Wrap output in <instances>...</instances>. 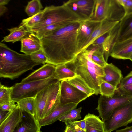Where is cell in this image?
Masks as SVG:
<instances>
[{
	"instance_id": "obj_1",
	"label": "cell",
	"mask_w": 132,
	"mask_h": 132,
	"mask_svg": "<svg viewBox=\"0 0 132 132\" xmlns=\"http://www.w3.org/2000/svg\"><path fill=\"white\" fill-rule=\"evenodd\" d=\"M84 21L72 23L48 32L39 39L47 59V63L56 66L75 59L78 54L77 35Z\"/></svg>"
},
{
	"instance_id": "obj_2",
	"label": "cell",
	"mask_w": 132,
	"mask_h": 132,
	"mask_svg": "<svg viewBox=\"0 0 132 132\" xmlns=\"http://www.w3.org/2000/svg\"><path fill=\"white\" fill-rule=\"evenodd\" d=\"M41 64L30 55L20 54L0 43V77L13 80L35 66Z\"/></svg>"
},
{
	"instance_id": "obj_3",
	"label": "cell",
	"mask_w": 132,
	"mask_h": 132,
	"mask_svg": "<svg viewBox=\"0 0 132 132\" xmlns=\"http://www.w3.org/2000/svg\"><path fill=\"white\" fill-rule=\"evenodd\" d=\"M65 64L80 76L95 91V94H100V86L102 81L101 78L105 75L103 68L89 59L85 50L78 54L73 61Z\"/></svg>"
},
{
	"instance_id": "obj_4",
	"label": "cell",
	"mask_w": 132,
	"mask_h": 132,
	"mask_svg": "<svg viewBox=\"0 0 132 132\" xmlns=\"http://www.w3.org/2000/svg\"><path fill=\"white\" fill-rule=\"evenodd\" d=\"M40 21L30 28L25 29L28 31L56 23H71L85 21L64 3L61 5L47 6Z\"/></svg>"
},
{
	"instance_id": "obj_5",
	"label": "cell",
	"mask_w": 132,
	"mask_h": 132,
	"mask_svg": "<svg viewBox=\"0 0 132 132\" xmlns=\"http://www.w3.org/2000/svg\"><path fill=\"white\" fill-rule=\"evenodd\" d=\"M54 75L42 80L24 83H16L12 86L11 94V100L17 102L24 98H35L39 92L57 81L54 79Z\"/></svg>"
},
{
	"instance_id": "obj_6",
	"label": "cell",
	"mask_w": 132,
	"mask_h": 132,
	"mask_svg": "<svg viewBox=\"0 0 132 132\" xmlns=\"http://www.w3.org/2000/svg\"><path fill=\"white\" fill-rule=\"evenodd\" d=\"M104 123L105 132H111L132 123V101L115 109Z\"/></svg>"
},
{
	"instance_id": "obj_7",
	"label": "cell",
	"mask_w": 132,
	"mask_h": 132,
	"mask_svg": "<svg viewBox=\"0 0 132 132\" xmlns=\"http://www.w3.org/2000/svg\"><path fill=\"white\" fill-rule=\"evenodd\" d=\"M132 101V97L121 94L116 91L111 97L100 95L98 106L95 109L99 112V117L104 122L109 118L115 109Z\"/></svg>"
},
{
	"instance_id": "obj_8",
	"label": "cell",
	"mask_w": 132,
	"mask_h": 132,
	"mask_svg": "<svg viewBox=\"0 0 132 132\" xmlns=\"http://www.w3.org/2000/svg\"><path fill=\"white\" fill-rule=\"evenodd\" d=\"M87 95L79 90L66 80L61 81L60 101L63 104L74 103L78 104L87 98Z\"/></svg>"
},
{
	"instance_id": "obj_9",
	"label": "cell",
	"mask_w": 132,
	"mask_h": 132,
	"mask_svg": "<svg viewBox=\"0 0 132 132\" xmlns=\"http://www.w3.org/2000/svg\"><path fill=\"white\" fill-rule=\"evenodd\" d=\"M96 0H70L64 3L78 15L85 20L93 13Z\"/></svg>"
},
{
	"instance_id": "obj_10",
	"label": "cell",
	"mask_w": 132,
	"mask_h": 132,
	"mask_svg": "<svg viewBox=\"0 0 132 132\" xmlns=\"http://www.w3.org/2000/svg\"><path fill=\"white\" fill-rule=\"evenodd\" d=\"M23 116V111L17 104L15 108L8 111L0 121V132H13Z\"/></svg>"
},
{
	"instance_id": "obj_11",
	"label": "cell",
	"mask_w": 132,
	"mask_h": 132,
	"mask_svg": "<svg viewBox=\"0 0 132 132\" xmlns=\"http://www.w3.org/2000/svg\"><path fill=\"white\" fill-rule=\"evenodd\" d=\"M60 84L59 81H57L49 86L46 104L41 119L50 114L60 102Z\"/></svg>"
},
{
	"instance_id": "obj_12",
	"label": "cell",
	"mask_w": 132,
	"mask_h": 132,
	"mask_svg": "<svg viewBox=\"0 0 132 132\" xmlns=\"http://www.w3.org/2000/svg\"><path fill=\"white\" fill-rule=\"evenodd\" d=\"M78 105L74 103L63 104L60 101L50 114L44 118L40 120L39 122L40 127L41 128L42 126L54 123L70 110L76 108Z\"/></svg>"
},
{
	"instance_id": "obj_13",
	"label": "cell",
	"mask_w": 132,
	"mask_h": 132,
	"mask_svg": "<svg viewBox=\"0 0 132 132\" xmlns=\"http://www.w3.org/2000/svg\"><path fill=\"white\" fill-rule=\"evenodd\" d=\"M56 68V66L49 64L44 65L23 79L20 83L42 80L50 78L54 75Z\"/></svg>"
},
{
	"instance_id": "obj_14",
	"label": "cell",
	"mask_w": 132,
	"mask_h": 132,
	"mask_svg": "<svg viewBox=\"0 0 132 132\" xmlns=\"http://www.w3.org/2000/svg\"><path fill=\"white\" fill-rule=\"evenodd\" d=\"M101 22V21H96L90 20L83 22L77 35L78 54L82 46L99 26Z\"/></svg>"
},
{
	"instance_id": "obj_15",
	"label": "cell",
	"mask_w": 132,
	"mask_h": 132,
	"mask_svg": "<svg viewBox=\"0 0 132 132\" xmlns=\"http://www.w3.org/2000/svg\"><path fill=\"white\" fill-rule=\"evenodd\" d=\"M132 55V39H129L117 41L113 47L110 56L117 59H129Z\"/></svg>"
},
{
	"instance_id": "obj_16",
	"label": "cell",
	"mask_w": 132,
	"mask_h": 132,
	"mask_svg": "<svg viewBox=\"0 0 132 132\" xmlns=\"http://www.w3.org/2000/svg\"><path fill=\"white\" fill-rule=\"evenodd\" d=\"M119 22L112 21L107 20H105L101 21L99 26L82 46L80 50L79 53L86 50L98 37L111 30Z\"/></svg>"
},
{
	"instance_id": "obj_17",
	"label": "cell",
	"mask_w": 132,
	"mask_h": 132,
	"mask_svg": "<svg viewBox=\"0 0 132 132\" xmlns=\"http://www.w3.org/2000/svg\"><path fill=\"white\" fill-rule=\"evenodd\" d=\"M103 68L105 75L102 77V80L117 88L123 78L121 70L112 63H108Z\"/></svg>"
},
{
	"instance_id": "obj_18",
	"label": "cell",
	"mask_w": 132,
	"mask_h": 132,
	"mask_svg": "<svg viewBox=\"0 0 132 132\" xmlns=\"http://www.w3.org/2000/svg\"><path fill=\"white\" fill-rule=\"evenodd\" d=\"M41 127L34 116L27 113L17 125L13 132H41Z\"/></svg>"
},
{
	"instance_id": "obj_19",
	"label": "cell",
	"mask_w": 132,
	"mask_h": 132,
	"mask_svg": "<svg viewBox=\"0 0 132 132\" xmlns=\"http://www.w3.org/2000/svg\"><path fill=\"white\" fill-rule=\"evenodd\" d=\"M120 22V21H119ZM120 29L119 22L109 31L102 46L104 56L107 62L109 57L110 56L113 47L117 39Z\"/></svg>"
},
{
	"instance_id": "obj_20",
	"label": "cell",
	"mask_w": 132,
	"mask_h": 132,
	"mask_svg": "<svg viewBox=\"0 0 132 132\" xmlns=\"http://www.w3.org/2000/svg\"><path fill=\"white\" fill-rule=\"evenodd\" d=\"M119 23L117 41H123L132 37V14L125 15Z\"/></svg>"
},
{
	"instance_id": "obj_21",
	"label": "cell",
	"mask_w": 132,
	"mask_h": 132,
	"mask_svg": "<svg viewBox=\"0 0 132 132\" xmlns=\"http://www.w3.org/2000/svg\"><path fill=\"white\" fill-rule=\"evenodd\" d=\"M49 86L38 93L34 98L35 110L34 117L38 123L41 119V116L45 105Z\"/></svg>"
},
{
	"instance_id": "obj_22",
	"label": "cell",
	"mask_w": 132,
	"mask_h": 132,
	"mask_svg": "<svg viewBox=\"0 0 132 132\" xmlns=\"http://www.w3.org/2000/svg\"><path fill=\"white\" fill-rule=\"evenodd\" d=\"M84 119L86 123V132H105L104 122L99 117L89 113Z\"/></svg>"
},
{
	"instance_id": "obj_23",
	"label": "cell",
	"mask_w": 132,
	"mask_h": 132,
	"mask_svg": "<svg viewBox=\"0 0 132 132\" xmlns=\"http://www.w3.org/2000/svg\"><path fill=\"white\" fill-rule=\"evenodd\" d=\"M10 32L8 35L4 37L1 42H12L13 43L21 41L23 39L27 37L32 33L24 28L15 27L8 29Z\"/></svg>"
},
{
	"instance_id": "obj_24",
	"label": "cell",
	"mask_w": 132,
	"mask_h": 132,
	"mask_svg": "<svg viewBox=\"0 0 132 132\" xmlns=\"http://www.w3.org/2000/svg\"><path fill=\"white\" fill-rule=\"evenodd\" d=\"M77 75L65 64H61L56 66L54 78L61 81L72 78Z\"/></svg>"
},
{
	"instance_id": "obj_25",
	"label": "cell",
	"mask_w": 132,
	"mask_h": 132,
	"mask_svg": "<svg viewBox=\"0 0 132 132\" xmlns=\"http://www.w3.org/2000/svg\"><path fill=\"white\" fill-rule=\"evenodd\" d=\"M66 80L79 90L86 94L88 97L95 94V91L91 88L79 75Z\"/></svg>"
},
{
	"instance_id": "obj_26",
	"label": "cell",
	"mask_w": 132,
	"mask_h": 132,
	"mask_svg": "<svg viewBox=\"0 0 132 132\" xmlns=\"http://www.w3.org/2000/svg\"><path fill=\"white\" fill-rule=\"evenodd\" d=\"M17 104L23 112L34 116L35 110L34 98H24L20 100L17 102Z\"/></svg>"
},
{
	"instance_id": "obj_27",
	"label": "cell",
	"mask_w": 132,
	"mask_h": 132,
	"mask_svg": "<svg viewBox=\"0 0 132 132\" xmlns=\"http://www.w3.org/2000/svg\"><path fill=\"white\" fill-rule=\"evenodd\" d=\"M44 10H42L37 14L22 20L19 27L26 29L32 27L39 22L42 17Z\"/></svg>"
},
{
	"instance_id": "obj_28",
	"label": "cell",
	"mask_w": 132,
	"mask_h": 132,
	"mask_svg": "<svg viewBox=\"0 0 132 132\" xmlns=\"http://www.w3.org/2000/svg\"><path fill=\"white\" fill-rule=\"evenodd\" d=\"M43 8L40 0H32L28 2L25 9V11L28 16H31L40 12Z\"/></svg>"
},
{
	"instance_id": "obj_29",
	"label": "cell",
	"mask_w": 132,
	"mask_h": 132,
	"mask_svg": "<svg viewBox=\"0 0 132 132\" xmlns=\"http://www.w3.org/2000/svg\"><path fill=\"white\" fill-rule=\"evenodd\" d=\"M117 88L102 80L100 86V94L103 96L111 97L114 94Z\"/></svg>"
},
{
	"instance_id": "obj_30",
	"label": "cell",
	"mask_w": 132,
	"mask_h": 132,
	"mask_svg": "<svg viewBox=\"0 0 132 132\" xmlns=\"http://www.w3.org/2000/svg\"><path fill=\"white\" fill-rule=\"evenodd\" d=\"M81 107L72 109L61 117L59 120L62 122L67 120H69L73 122L77 121L81 118Z\"/></svg>"
},
{
	"instance_id": "obj_31",
	"label": "cell",
	"mask_w": 132,
	"mask_h": 132,
	"mask_svg": "<svg viewBox=\"0 0 132 132\" xmlns=\"http://www.w3.org/2000/svg\"><path fill=\"white\" fill-rule=\"evenodd\" d=\"M12 86L9 87L0 84V105L9 103L12 100L11 94Z\"/></svg>"
},
{
	"instance_id": "obj_32",
	"label": "cell",
	"mask_w": 132,
	"mask_h": 132,
	"mask_svg": "<svg viewBox=\"0 0 132 132\" xmlns=\"http://www.w3.org/2000/svg\"><path fill=\"white\" fill-rule=\"evenodd\" d=\"M92 60L95 64L103 68L108 64L104 58L103 52L101 50H97L93 52Z\"/></svg>"
},
{
	"instance_id": "obj_33",
	"label": "cell",
	"mask_w": 132,
	"mask_h": 132,
	"mask_svg": "<svg viewBox=\"0 0 132 132\" xmlns=\"http://www.w3.org/2000/svg\"><path fill=\"white\" fill-rule=\"evenodd\" d=\"M30 56L33 60L41 64L44 65L47 62V59L42 49L32 53Z\"/></svg>"
},
{
	"instance_id": "obj_34",
	"label": "cell",
	"mask_w": 132,
	"mask_h": 132,
	"mask_svg": "<svg viewBox=\"0 0 132 132\" xmlns=\"http://www.w3.org/2000/svg\"><path fill=\"white\" fill-rule=\"evenodd\" d=\"M41 49L42 47L39 41L28 47H21L20 51L26 55H30L32 53Z\"/></svg>"
},
{
	"instance_id": "obj_35",
	"label": "cell",
	"mask_w": 132,
	"mask_h": 132,
	"mask_svg": "<svg viewBox=\"0 0 132 132\" xmlns=\"http://www.w3.org/2000/svg\"><path fill=\"white\" fill-rule=\"evenodd\" d=\"M21 47H28L34 44L39 41L35 35L34 33H31L30 35L21 40Z\"/></svg>"
},
{
	"instance_id": "obj_36",
	"label": "cell",
	"mask_w": 132,
	"mask_h": 132,
	"mask_svg": "<svg viewBox=\"0 0 132 132\" xmlns=\"http://www.w3.org/2000/svg\"><path fill=\"white\" fill-rule=\"evenodd\" d=\"M117 0L123 8L125 15L132 14V0Z\"/></svg>"
},
{
	"instance_id": "obj_37",
	"label": "cell",
	"mask_w": 132,
	"mask_h": 132,
	"mask_svg": "<svg viewBox=\"0 0 132 132\" xmlns=\"http://www.w3.org/2000/svg\"><path fill=\"white\" fill-rule=\"evenodd\" d=\"M116 91L122 95L132 97V84L117 88Z\"/></svg>"
},
{
	"instance_id": "obj_38",
	"label": "cell",
	"mask_w": 132,
	"mask_h": 132,
	"mask_svg": "<svg viewBox=\"0 0 132 132\" xmlns=\"http://www.w3.org/2000/svg\"><path fill=\"white\" fill-rule=\"evenodd\" d=\"M15 103L12 101L9 103L0 105V110L7 112L12 111L17 106Z\"/></svg>"
},
{
	"instance_id": "obj_39",
	"label": "cell",
	"mask_w": 132,
	"mask_h": 132,
	"mask_svg": "<svg viewBox=\"0 0 132 132\" xmlns=\"http://www.w3.org/2000/svg\"><path fill=\"white\" fill-rule=\"evenodd\" d=\"M132 84V71L123 78L119 87H121Z\"/></svg>"
},
{
	"instance_id": "obj_40",
	"label": "cell",
	"mask_w": 132,
	"mask_h": 132,
	"mask_svg": "<svg viewBox=\"0 0 132 132\" xmlns=\"http://www.w3.org/2000/svg\"><path fill=\"white\" fill-rule=\"evenodd\" d=\"M64 122L66 126L70 127L75 132H86L73 122L70 120H65Z\"/></svg>"
},
{
	"instance_id": "obj_41",
	"label": "cell",
	"mask_w": 132,
	"mask_h": 132,
	"mask_svg": "<svg viewBox=\"0 0 132 132\" xmlns=\"http://www.w3.org/2000/svg\"><path fill=\"white\" fill-rule=\"evenodd\" d=\"M79 127L86 131V123L85 120L83 119L79 121L73 122Z\"/></svg>"
},
{
	"instance_id": "obj_42",
	"label": "cell",
	"mask_w": 132,
	"mask_h": 132,
	"mask_svg": "<svg viewBox=\"0 0 132 132\" xmlns=\"http://www.w3.org/2000/svg\"><path fill=\"white\" fill-rule=\"evenodd\" d=\"M115 132H132V126H127L124 129L116 130Z\"/></svg>"
},
{
	"instance_id": "obj_43",
	"label": "cell",
	"mask_w": 132,
	"mask_h": 132,
	"mask_svg": "<svg viewBox=\"0 0 132 132\" xmlns=\"http://www.w3.org/2000/svg\"><path fill=\"white\" fill-rule=\"evenodd\" d=\"M8 11L7 8L4 6H0V16L3 15Z\"/></svg>"
},
{
	"instance_id": "obj_44",
	"label": "cell",
	"mask_w": 132,
	"mask_h": 132,
	"mask_svg": "<svg viewBox=\"0 0 132 132\" xmlns=\"http://www.w3.org/2000/svg\"><path fill=\"white\" fill-rule=\"evenodd\" d=\"M8 112L0 111V121L6 115Z\"/></svg>"
},
{
	"instance_id": "obj_45",
	"label": "cell",
	"mask_w": 132,
	"mask_h": 132,
	"mask_svg": "<svg viewBox=\"0 0 132 132\" xmlns=\"http://www.w3.org/2000/svg\"><path fill=\"white\" fill-rule=\"evenodd\" d=\"M10 0H0V6H4L7 4Z\"/></svg>"
},
{
	"instance_id": "obj_46",
	"label": "cell",
	"mask_w": 132,
	"mask_h": 132,
	"mask_svg": "<svg viewBox=\"0 0 132 132\" xmlns=\"http://www.w3.org/2000/svg\"><path fill=\"white\" fill-rule=\"evenodd\" d=\"M65 132H75L70 127L66 126Z\"/></svg>"
},
{
	"instance_id": "obj_47",
	"label": "cell",
	"mask_w": 132,
	"mask_h": 132,
	"mask_svg": "<svg viewBox=\"0 0 132 132\" xmlns=\"http://www.w3.org/2000/svg\"><path fill=\"white\" fill-rule=\"evenodd\" d=\"M129 59L132 62V55L131 56L130 58Z\"/></svg>"
}]
</instances>
